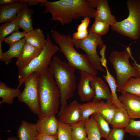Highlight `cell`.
I'll return each instance as SVG.
<instances>
[{
    "label": "cell",
    "mask_w": 140,
    "mask_h": 140,
    "mask_svg": "<svg viewBox=\"0 0 140 140\" xmlns=\"http://www.w3.org/2000/svg\"><path fill=\"white\" fill-rule=\"evenodd\" d=\"M41 3L40 6L45 8L43 13H50L52 19L63 25L82 17L93 18L96 11L88 0H44Z\"/></svg>",
    "instance_id": "obj_1"
},
{
    "label": "cell",
    "mask_w": 140,
    "mask_h": 140,
    "mask_svg": "<svg viewBox=\"0 0 140 140\" xmlns=\"http://www.w3.org/2000/svg\"><path fill=\"white\" fill-rule=\"evenodd\" d=\"M76 69L56 55L52 59L48 70L52 75L60 92L61 112L67 105V101L73 96L76 87Z\"/></svg>",
    "instance_id": "obj_2"
},
{
    "label": "cell",
    "mask_w": 140,
    "mask_h": 140,
    "mask_svg": "<svg viewBox=\"0 0 140 140\" xmlns=\"http://www.w3.org/2000/svg\"><path fill=\"white\" fill-rule=\"evenodd\" d=\"M40 113L38 119L58 112L60 94L54 78L48 69L40 72L38 84Z\"/></svg>",
    "instance_id": "obj_3"
},
{
    "label": "cell",
    "mask_w": 140,
    "mask_h": 140,
    "mask_svg": "<svg viewBox=\"0 0 140 140\" xmlns=\"http://www.w3.org/2000/svg\"><path fill=\"white\" fill-rule=\"evenodd\" d=\"M51 34L68 63L80 71L87 72L94 76L97 75V71L92 66L86 55L79 53L74 48L72 41V36L53 30H51Z\"/></svg>",
    "instance_id": "obj_4"
},
{
    "label": "cell",
    "mask_w": 140,
    "mask_h": 140,
    "mask_svg": "<svg viewBox=\"0 0 140 140\" xmlns=\"http://www.w3.org/2000/svg\"><path fill=\"white\" fill-rule=\"evenodd\" d=\"M46 39V44L39 55L24 68L18 70V84L17 88H19L26 78L32 73L48 69L52 57L60 51L59 48L53 43L48 34Z\"/></svg>",
    "instance_id": "obj_5"
},
{
    "label": "cell",
    "mask_w": 140,
    "mask_h": 140,
    "mask_svg": "<svg viewBox=\"0 0 140 140\" xmlns=\"http://www.w3.org/2000/svg\"><path fill=\"white\" fill-rule=\"evenodd\" d=\"M126 4L129 12L128 17L116 21L111 28L122 35L136 40L140 36V0H128Z\"/></svg>",
    "instance_id": "obj_6"
},
{
    "label": "cell",
    "mask_w": 140,
    "mask_h": 140,
    "mask_svg": "<svg viewBox=\"0 0 140 140\" xmlns=\"http://www.w3.org/2000/svg\"><path fill=\"white\" fill-rule=\"evenodd\" d=\"M131 57H132V53L129 46L126 47L121 52L113 51L109 57V60L112 64L116 74L118 91L130 78L140 77L129 62V58Z\"/></svg>",
    "instance_id": "obj_7"
},
{
    "label": "cell",
    "mask_w": 140,
    "mask_h": 140,
    "mask_svg": "<svg viewBox=\"0 0 140 140\" xmlns=\"http://www.w3.org/2000/svg\"><path fill=\"white\" fill-rule=\"evenodd\" d=\"M87 37L82 40L72 39V42L75 48L83 50L86 53L91 64L96 70L105 72L100 63V58L97 54V49L98 47L102 48L105 45L101 36L93 33L90 29L88 31Z\"/></svg>",
    "instance_id": "obj_8"
},
{
    "label": "cell",
    "mask_w": 140,
    "mask_h": 140,
    "mask_svg": "<svg viewBox=\"0 0 140 140\" xmlns=\"http://www.w3.org/2000/svg\"><path fill=\"white\" fill-rule=\"evenodd\" d=\"M40 72H34L25 79V86L18 98L19 101L26 104L30 111L38 116L40 113L38 84Z\"/></svg>",
    "instance_id": "obj_9"
},
{
    "label": "cell",
    "mask_w": 140,
    "mask_h": 140,
    "mask_svg": "<svg viewBox=\"0 0 140 140\" xmlns=\"http://www.w3.org/2000/svg\"><path fill=\"white\" fill-rule=\"evenodd\" d=\"M80 79L77 86L78 94L82 102L89 101L95 95L94 89L90 84V80L94 76L86 71H80Z\"/></svg>",
    "instance_id": "obj_10"
},
{
    "label": "cell",
    "mask_w": 140,
    "mask_h": 140,
    "mask_svg": "<svg viewBox=\"0 0 140 140\" xmlns=\"http://www.w3.org/2000/svg\"><path fill=\"white\" fill-rule=\"evenodd\" d=\"M80 105L76 100L73 101L62 111L59 112L58 120L69 125L81 120Z\"/></svg>",
    "instance_id": "obj_11"
},
{
    "label": "cell",
    "mask_w": 140,
    "mask_h": 140,
    "mask_svg": "<svg viewBox=\"0 0 140 140\" xmlns=\"http://www.w3.org/2000/svg\"><path fill=\"white\" fill-rule=\"evenodd\" d=\"M124 106L131 119H140V97L128 93L122 94L118 97Z\"/></svg>",
    "instance_id": "obj_12"
},
{
    "label": "cell",
    "mask_w": 140,
    "mask_h": 140,
    "mask_svg": "<svg viewBox=\"0 0 140 140\" xmlns=\"http://www.w3.org/2000/svg\"><path fill=\"white\" fill-rule=\"evenodd\" d=\"M90 85L94 89L95 95L93 101L99 102L104 100L111 102V92L104 81L100 77L94 76L90 80Z\"/></svg>",
    "instance_id": "obj_13"
},
{
    "label": "cell",
    "mask_w": 140,
    "mask_h": 140,
    "mask_svg": "<svg viewBox=\"0 0 140 140\" xmlns=\"http://www.w3.org/2000/svg\"><path fill=\"white\" fill-rule=\"evenodd\" d=\"M27 5V3L20 0L18 2L0 6V23L14 20L18 12Z\"/></svg>",
    "instance_id": "obj_14"
},
{
    "label": "cell",
    "mask_w": 140,
    "mask_h": 140,
    "mask_svg": "<svg viewBox=\"0 0 140 140\" xmlns=\"http://www.w3.org/2000/svg\"><path fill=\"white\" fill-rule=\"evenodd\" d=\"M43 49L36 47L26 42L15 64L18 70L27 66L41 52Z\"/></svg>",
    "instance_id": "obj_15"
},
{
    "label": "cell",
    "mask_w": 140,
    "mask_h": 140,
    "mask_svg": "<svg viewBox=\"0 0 140 140\" xmlns=\"http://www.w3.org/2000/svg\"><path fill=\"white\" fill-rule=\"evenodd\" d=\"M58 119L54 115H50L38 119L36 123L38 133L57 135Z\"/></svg>",
    "instance_id": "obj_16"
},
{
    "label": "cell",
    "mask_w": 140,
    "mask_h": 140,
    "mask_svg": "<svg viewBox=\"0 0 140 140\" xmlns=\"http://www.w3.org/2000/svg\"><path fill=\"white\" fill-rule=\"evenodd\" d=\"M96 7L94 17L95 20L104 22L111 26L116 21L115 17L111 13L107 0H98Z\"/></svg>",
    "instance_id": "obj_17"
},
{
    "label": "cell",
    "mask_w": 140,
    "mask_h": 140,
    "mask_svg": "<svg viewBox=\"0 0 140 140\" xmlns=\"http://www.w3.org/2000/svg\"><path fill=\"white\" fill-rule=\"evenodd\" d=\"M33 11L27 5L22 9L17 15L15 20L23 31L28 33L34 29L32 25Z\"/></svg>",
    "instance_id": "obj_18"
},
{
    "label": "cell",
    "mask_w": 140,
    "mask_h": 140,
    "mask_svg": "<svg viewBox=\"0 0 140 140\" xmlns=\"http://www.w3.org/2000/svg\"><path fill=\"white\" fill-rule=\"evenodd\" d=\"M38 133L36 123L22 120L18 129L17 137L19 140H36Z\"/></svg>",
    "instance_id": "obj_19"
},
{
    "label": "cell",
    "mask_w": 140,
    "mask_h": 140,
    "mask_svg": "<svg viewBox=\"0 0 140 140\" xmlns=\"http://www.w3.org/2000/svg\"><path fill=\"white\" fill-rule=\"evenodd\" d=\"M101 65L106 69V74L103 75V77L109 87L111 95V102L117 108H125L124 106L120 101L117 96L116 93L117 87L116 80L111 74L108 69L107 65V61L102 62L101 63Z\"/></svg>",
    "instance_id": "obj_20"
},
{
    "label": "cell",
    "mask_w": 140,
    "mask_h": 140,
    "mask_svg": "<svg viewBox=\"0 0 140 140\" xmlns=\"http://www.w3.org/2000/svg\"><path fill=\"white\" fill-rule=\"evenodd\" d=\"M26 42L24 38L19 41L9 45V49L3 53L0 58V61L8 65L11 63L13 58H18Z\"/></svg>",
    "instance_id": "obj_21"
},
{
    "label": "cell",
    "mask_w": 140,
    "mask_h": 140,
    "mask_svg": "<svg viewBox=\"0 0 140 140\" xmlns=\"http://www.w3.org/2000/svg\"><path fill=\"white\" fill-rule=\"evenodd\" d=\"M24 38L26 42L40 49H43L46 43L45 36L40 28H36L26 33Z\"/></svg>",
    "instance_id": "obj_22"
},
{
    "label": "cell",
    "mask_w": 140,
    "mask_h": 140,
    "mask_svg": "<svg viewBox=\"0 0 140 140\" xmlns=\"http://www.w3.org/2000/svg\"><path fill=\"white\" fill-rule=\"evenodd\" d=\"M21 92L19 88H11L8 87L1 81H0V97L2 100L0 104L5 103L9 104H12L15 98H18Z\"/></svg>",
    "instance_id": "obj_23"
},
{
    "label": "cell",
    "mask_w": 140,
    "mask_h": 140,
    "mask_svg": "<svg viewBox=\"0 0 140 140\" xmlns=\"http://www.w3.org/2000/svg\"><path fill=\"white\" fill-rule=\"evenodd\" d=\"M130 119L125 108H117L110 124L112 128L124 129Z\"/></svg>",
    "instance_id": "obj_24"
},
{
    "label": "cell",
    "mask_w": 140,
    "mask_h": 140,
    "mask_svg": "<svg viewBox=\"0 0 140 140\" xmlns=\"http://www.w3.org/2000/svg\"><path fill=\"white\" fill-rule=\"evenodd\" d=\"M118 92L122 94L128 93L140 97V77L129 78Z\"/></svg>",
    "instance_id": "obj_25"
},
{
    "label": "cell",
    "mask_w": 140,
    "mask_h": 140,
    "mask_svg": "<svg viewBox=\"0 0 140 140\" xmlns=\"http://www.w3.org/2000/svg\"><path fill=\"white\" fill-rule=\"evenodd\" d=\"M103 100L99 102L92 101L81 104V120L86 121L94 114L98 113Z\"/></svg>",
    "instance_id": "obj_26"
},
{
    "label": "cell",
    "mask_w": 140,
    "mask_h": 140,
    "mask_svg": "<svg viewBox=\"0 0 140 140\" xmlns=\"http://www.w3.org/2000/svg\"><path fill=\"white\" fill-rule=\"evenodd\" d=\"M85 121L81 120L70 124L72 128V140H85L87 134L85 127Z\"/></svg>",
    "instance_id": "obj_27"
},
{
    "label": "cell",
    "mask_w": 140,
    "mask_h": 140,
    "mask_svg": "<svg viewBox=\"0 0 140 140\" xmlns=\"http://www.w3.org/2000/svg\"><path fill=\"white\" fill-rule=\"evenodd\" d=\"M117 108L111 102L103 100L98 113L110 124Z\"/></svg>",
    "instance_id": "obj_28"
},
{
    "label": "cell",
    "mask_w": 140,
    "mask_h": 140,
    "mask_svg": "<svg viewBox=\"0 0 140 140\" xmlns=\"http://www.w3.org/2000/svg\"><path fill=\"white\" fill-rule=\"evenodd\" d=\"M92 115L96 123L101 137L106 140L111 130L109 124L100 114L95 113Z\"/></svg>",
    "instance_id": "obj_29"
},
{
    "label": "cell",
    "mask_w": 140,
    "mask_h": 140,
    "mask_svg": "<svg viewBox=\"0 0 140 140\" xmlns=\"http://www.w3.org/2000/svg\"><path fill=\"white\" fill-rule=\"evenodd\" d=\"M72 128L70 125L58 120L57 136V140H72Z\"/></svg>",
    "instance_id": "obj_30"
},
{
    "label": "cell",
    "mask_w": 140,
    "mask_h": 140,
    "mask_svg": "<svg viewBox=\"0 0 140 140\" xmlns=\"http://www.w3.org/2000/svg\"><path fill=\"white\" fill-rule=\"evenodd\" d=\"M19 27L15 20L10 22H5L0 26V41H4L8 35L19 30Z\"/></svg>",
    "instance_id": "obj_31"
},
{
    "label": "cell",
    "mask_w": 140,
    "mask_h": 140,
    "mask_svg": "<svg viewBox=\"0 0 140 140\" xmlns=\"http://www.w3.org/2000/svg\"><path fill=\"white\" fill-rule=\"evenodd\" d=\"M110 25L104 22L99 20H95L89 29L94 34L102 36L108 32Z\"/></svg>",
    "instance_id": "obj_32"
},
{
    "label": "cell",
    "mask_w": 140,
    "mask_h": 140,
    "mask_svg": "<svg viewBox=\"0 0 140 140\" xmlns=\"http://www.w3.org/2000/svg\"><path fill=\"white\" fill-rule=\"evenodd\" d=\"M124 129L126 132L131 136L140 137V120L131 119L129 124Z\"/></svg>",
    "instance_id": "obj_33"
},
{
    "label": "cell",
    "mask_w": 140,
    "mask_h": 140,
    "mask_svg": "<svg viewBox=\"0 0 140 140\" xmlns=\"http://www.w3.org/2000/svg\"><path fill=\"white\" fill-rule=\"evenodd\" d=\"M26 33L24 31L19 30L12 33L9 36L6 37L4 41L6 44L10 45L18 42L25 37Z\"/></svg>",
    "instance_id": "obj_34"
},
{
    "label": "cell",
    "mask_w": 140,
    "mask_h": 140,
    "mask_svg": "<svg viewBox=\"0 0 140 140\" xmlns=\"http://www.w3.org/2000/svg\"><path fill=\"white\" fill-rule=\"evenodd\" d=\"M126 133L124 129L112 128L106 140H124Z\"/></svg>",
    "instance_id": "obj_35"
},
{
    "label": "cell",
    "mask_w": 140,
    "mask_h": 140,
    "mask_svg": "<svg viewBox=\"0 0 140 140\" xmlns=\"http://www.w3.org/2000/svg\"><path fill=\"white\" fill-rule=\"evenodd\" d=\"M89 34L88 31H76L73 34L72 37L76 40H82L86 38Z\"/></svg>",
    "instance_id": "obj_36"
},
{
    "label": "cell",
    "mask_w": 140,
    "mask_h": 140,
    "mask_svg": "<svg viewBox=\"0 0 140 140\" xmlns=\"http://www.w3.org/2000/svg\"><path fill=\"white\" fill-rule=\"evenodd\" d=\"M90 18L86 17L84 18L81 21V23L78 26L77 29V31H84L87 30L89 26Z\"/></svg>",
    "instance_id": "obj_37"
},
{
    "label": "cell",
    "mask_w": 140,
    "mask_h": 140,
    "mask_svg": "<svg viewBox=\"0 0 140 140\" xmlns=\"http://www.w3.org/2000/svg\"><path fill=\"white\" fill-rule=\"evenodd\" d=\"M36 139V140H57V135H50L38 133Z\"/></svg>",
    "instance_id": "obj_38"
},
{
    "label": "cell",
    "mask_w": 140,
    "mask_h": 140,
    "mask_svg": "<svg viewBox=\"0 0 140 140\" xmlns=\"http://www.w3.org/2000/svg\"><path fill=\"white\" fill-rule=\"evenodd\" d=\"M44 0H20L23 2L27 3L28 6L35 5L39 3H41Z\"/></svg>",
    "instance_id": "obj_39"
},
{
    "label": "cell",
    "mask_w": 140,
    "mask_h": 140,
    "mask_svg": "<svg viewBox=\"0 0 140 140\" xmlns=\"http://www.w3.org/2000/svg\"><path fill=\"white\" fill-rule=\"evenodd\" d=\"M20 1L19 0H0V6L4 5L9 4Z\"/></svg>",
    "instance_id": "obj_40"
},
{
    "label": "cell",
    "mask_w": 140,
    "mask_h": 140,
    "mask_svg": "<svg viewBox=\"0 0 140 140\" xmlns=\"http://www.w3.org/2000/svg\"><path fill=\"white\" fill-rule=\"evenodd\" d=\"M132 66L140 75V63L138 64L134 60Z\"/></svg>",
    "instance_id": "obj_41"
},
{
    "label": "cell",
    "mask_w": 140,
    "mask_h": 140,
    "mask_svg": "<svg viewBox=\"0 0 140 140\" xmlns=\"http://www.w3.org/2000/svg\"><path fill=\"white\" fill-rule=\"evenodd\" d=\"M89 140H100L95 136L90 133H87V137Z\"/></svg>",
    "instance_id": "obj_42"
},
{
    "label": "cell",
    "mask_w": 140,
    "mask_h": 140,
    "mask_svg": "<svg viewBox=\"0 0 140 140\" xmlns=\"http://www.w3.org/2000/svg\"><path fill=\"white\" fill-rule=\"evenodd\" d=\"M91 5L94 8L96 7L98 0H88Z\"/></svg>",
    "instance_id": "obj_43"
},
{
    "label": "cell",
    "mask_w": 140,
    "mask_h": 140,
    "mask_svg": "<svg viewBox=\"0 0 140 140\" xmlns=\"http://www.w3.org/2000/svg\"><path fill=\"white\" fill-rule=\"evenodd\" d=\"M3 41H0V58H1L3 53L2 48V43Z\"/></svg>",
    "instance_id": "obj_44"
},
{
    "label": "cell",
    "mask_w": 140,
    "mask_h": 140,
    "mask_svg": "<svg viewBox=\"0 0 140 140\" xmlns=\"http://www.w3.org/2000/svg\"><path fill=\"white\" fill-rule=\"evenodd\" d=\"M7 140H18V139L14 137H12L8 138Z\"/></svg>",
    "instance_id": "obj_45"
},
{
    "label": "cell",
    "mask_w": 140,
    "mask_h": 140,
    "mask_svg": "<svg viewBox=\"0 0 140 140\" xmlns=\"http://www.w3.org/2000/svg\"><path fill=\"white\" fill-rule=\"evenodd\" d=\"M85 140H89L87 138V137L86 139H85Z\"/></svg>",
    "instance_id": "obj_46"
}]
</instances>
